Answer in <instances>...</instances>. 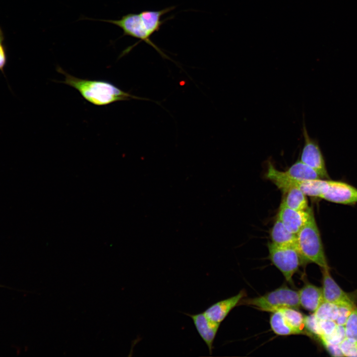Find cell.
I'll use <instances>...</instances> for the list:
<instances>
[{"instance_id": "obj_13", "label": "cell", "mask_w": 357, "mask_h": 357, "mask_svg": "<svg viewBox=\"0 0 357 357\" xmlns=\"http://www.w3.org/2000/svg\"><path fill=\"white\" fill-rule=\"evenodd\" d=\"M271 242L281 246H296L297 234L291 232L278 218L270 231Z\"/></svg>"}, {"instance_id": "obj_11", "label": "cell", "mask_w": 357, "mask_h": 357, "mask_svg": "<svg viewBox=\"0 0 357 357\" xmlns=\"http://www.w3.org/2000/svg\"><path fill=\"white\" fill-rule=\"evenodd\" d=\"M245 295V291L241 290L235 296L212 304L205 309L204 313L211 320L221 323L230 311L239 304Z\"/></svg>"}, {"instance_id": "obj_24", "label": "cell", "mask_w": 357, "mask_h": 357, "mask_svg": "<svg viewBox=\"0 0 357 357\" xmlns=\"http://www.w3.org/2000/svg\"><path fill=\"white\" fill-rule=\"evenodd\" d=\"M338 305V315L335 322L337 325L344 326L349 315L356 305L349 303H342Z\"/></svg>"}, {"instance_id": "obj_8", "label": "cell", "mask_w": 357, "mask_h": 357, "mask_svg": "<svg viewBox=\"0 0 357 357\" xmlns=\"http://www.w3.org/2000/svg\"><path fill=\"white\" fill-rule=\"evenodd\" d=\"M314 214L312 208L306 210H297L281 203L277 218L291 232L297 234Z\"/></svg>"}, {"instance_id": "obj_21", "label": "cell", "mask_w": 357, "mask_h": 357, "mask_svg": "<svg viewBox=\"0 0 357 357\" xmlns=\"http://www.w3.org/2000/svg\"><path fill=\"white\" fill-rule=\"evenodd\" d=\"M304 328L309 333L318 339L321 337V332L319 324V319L313 313L304 316Z\"/></svg>"}, {"instance_id": "obj_25", "label": "cell", "mask_w": 357, "mask_h": 357, "mask_svg": "<svg viewBox=\"0 0 357 357\" xmlns=\"http://www.w3.org/2000/svg\"><path fill=\"white\" fill-rule=\"evenodd\" d=\"M319 324L321 332L320 339L330 335L335 331L337 326L335 321L331 320H319Z\"/></svg>"}, {"instance_id": "obj_23", "label": "cell", "mask_w": 357, "mask_h": 357, "mask_svg": "<svg viewBox=\"0 0 357 357\" xmlns=\"http://www.w3.org/2000/svg\"><path fill=\"white\" fill-rule=\"evenodd\" d=\"M339 347L344 356L357 357V342L345 338Z\"/></svg>"}, {"instance_id": "obj_22", "label": "cell", "mask_w": 357, "mask_h": 357, "mask_svg": "<svg viewBox=\"0 0 357 357\" xmlns=\"http://www.w3.org/2000/svg\"><path fill=\"white\" fill-rule=\"evenodd\" d=\"M346 338L344 326L337 325L335 331L330 335L320 339L322 344L339 345Z\"/></svg>"}, {"instance_id": "obj_1", "label": "cell", "mask_w": 357, "mask_h": 357, "mask_svg": "<svg viewBox=\"0 0 357 357\" xmlns=\"http://www.w3.org/2000/svg\"><path fill=\"white\" fill-rule=\"evenodd\" d=\"M175 8V6H172L159 10H144L139 13H128L117 20L94 19L87 17L84 19L112 23L122 29L123 36H130L139 40L136 44L125 49L121 53L119 58L128 54L138 43L144 41L155 49L163 58L170 60V58L151 40L150 37L155 32L160 30L166 21L173 18L169 17L163 19L162 16Z\"/></svg>"}, {"instance_id": "obj_20", "label": "cell", "mask_w": 357, "mask_h": 357, "mask_svg": "<svg viewBox=\"0 0 357 357\" xmlns=\"http://www.w3.org/2000/svg\"><path fill=\"white\" fill-rule=\"evenodd\" d=\"M346 338L357 342V307L349 315L344 324Z\"/></svg>"}, {"instance_id": "obj_7", "label": "cell", "mask_w": 357, "mask_h": 357, "mask_svg": "<svg viewBox=\"0 0 357 357\" xmlns=\"http://www.w3.org/2000/svg\"><path fill=\"white\" fill-rule=\"evenodd\" d=\"M322 291L324 301L337 304L349 303L356 305L357 290L348 293L345 292L331 276L330 268H321Z\"/></svg>"}, {"instance_id": "obj_5", "label": "cell", "mask_w": 357, "mask_h": 357, "mask_svg": "<svg viewBox=\"0 0 357 357\" xmlns=\"http://www.w3.org/2000/svg\"><path fill=\"white\" fill-rule=\"evenodd\" d=\"M269 256L272 263L282 272L285 279L292 283L293 276L304 261L296 246H281L269 242Z\"/></svg>"}, {"instance_id": "obj_15", "label": "cell", "mask_w": 357, "mask_h": 357, "mask_svg": "<svg viewBox=\"0 0 357 357\" xmlns=\"http://www.w3.org/2000/svg\"><path fill=\"white\" fill-rule=\"evenodd\" d=\"M281 203L292 209L306 210L308 206L306 195L298 188L291 187L282 192Z\"/></svg>"}, {"instance_id": "obj_4", "label": "cell", "mask_w": 357, "mask_h": 357, "mask_svg": "<svg viewBox=\"0 0 357 357\" xmlns=\"http://www.w3.org/2000/svg\"><path fill=\"white\" fill-rule=\"evenodd\" d=\"M242 304L270 312L287 307L297 309L300 306L298 292L287 286L281 287L259 297L244 298L239 304Z\"/></svg>"}, {"instance_id": "obj_12", "label": "cell", "mask_w": 357, "mask_h": 357, "mask_svg": "<svg viewBox=\"0 0 357 357\" xmlns=\"http://www.w3.org/2000/svg\"><path fill=\"white\" fill-rule=\"evenodd\" d=\"M300 306L305 310L314 312L324 301L322 288L306 283L298 291Z\"/></svg>"}, {"instance_id": "obj_10", "label": "cell", "mask_w": 357, "mask_h": 357, "mask_svg": "<svg viewBox=\"0 0 357 357\" xmlns=\"http://www.w3.org/2000/svg\"><path fill=\"white\" fill-rule=\"evenodd\" d=\"M193 321L194 326L201 338L207 345L209 354H212L213 343L220 323L211 320L203 312L196 314L184 313Z\"/></svg>"}, {"instance_id": "obj_14", "label": "cell", "mask_w": 357, "mask_h": 357, "mask_svg": "<svg viewBox=\"0 0 357 357\" xmlns=\"http://www.w3.org/2000/svg\"><path fill=\"white\" fill-rule=\"evenodd\" d=\"M329 180L322 178L306 180L295 179V186L306 196L321 198L328 189Z\"/></svg>"}, {"instance_id": "obj_17", "label": "cell", "mask_w": 357, "mask_h": 357, "mask_svg": "<svg viewBox=\"0 0 357 357\" xmlns=\"http://www.w3.org/2000/svg\"><path fill=\"white\" fill-rule=\"evenodd\" d=\"M270 324L272 330L277 335L287 336L297 334L280 311L272 312Z\"/></svg>"}, {"instance_id": "obj_2", "label": "cell", "mask_w": 357, "mask_h": 357, "mask_svg": "<svg viewBox=\"0 0 357 357\" xmlns=\"http://www.w3.org/2000/svg\"><path fill=\"white\" fill-rule=\"evenodd\" d=\"M57 71L65 76L64 80L60 82L73 88L85 100L96 106H106L130 99L148 100L126 92L108 81L78 78L60 66Z\"/></svg>"}, {"instance_id": "obj_26", "label": "cell", "mask_w": 357, "mask_h": 357, "mask_svg": "<svg viewBox=\"0 0 357 357\" xmlns=\"http://www.w3.org/2000/svg\"><path fill=\"white\" fill-rule=\"evenodd\" d=\"M3 33L0 27V70L1 71H3L7 60L6 51L3 45Z\"/></svg>"}, {"instance_id": "obj_3", "label": "cell", "mask_w": 357, "mask_h": 357, "mask_svg": "<svg viewBox=\"0 0 357 357\" xmlns=\"http://www.w3.org/2000/svg\"><path fill=\"white\" fill-rule=\"evenodd\" d=\"M296 247L304 262L330 268L314 214L297 234Z\"/></svg>"}, {"instance_id": "obj_6", "label": "cell", "mask_w": 357, "mask_h": 357, "mask_svg": "<svg viewBox=\"0 0 357 357\" xmlns=\"http://www.w3.org/2000/svg\"><path fill=\"white\" fill-rule=\"evenodd\" d=\"M304 144L300 161L315 170L323 178H329L324 156L317 141L310 137L304 122L302 125Z\"/></svg>"}, {"instance_id": "obj_18", "label": "cell", "mask_w": 357, "mask_h": 357, "mask_svg": "<svg viewBox=\"0 0 357 357\" xmlns=\"http://www.w3.org/2000/svg\"><path fill=\"white\" fill-rule=\"evenodd\" d=\"M280 311L284 315L289 325L296 332L297 334L304 333V316L296 308L287 307Z\"/></svg>"}, {"instance_id": "obj_27", "label": "cell", "mask_w": 357, "mask_h": 357, "mask_svg": "<svg viewBox=\"0 0 357 357\" xmlns=\"http://www.w3.org/2000/svg\"><path fill=\"white\" fill-rule=\"evenodd\" d=\"M325 349L329 353L334 357H343V355L340 350L339 345L325 344Z\"/></svg>"}, {"instance_id": "obj_9", "label": "cell", "mask_w": 357, "mask_h": 357, "mask_svg": "<svg viewBox=\"0 0 357 357\" xmlns=\"http://www.w3.org/2000/svg\"><path fill=\"white\" fill-rule=\"evenodd\" d=\"M321 198L338 204H353L357 203V188L346 182L329 180L328 189Z\"/></svg>"}, {"instance_id": "obj_16", "label": "cell", "mask_w": 357, "mask_h": 357, "mask_svg": "<svg viewBox=\"0 0 357 357\" xmlns=\"http://www.w3.org/2000/svg\"><path fill=\"white\" fill-rule=\"evenodd\" d=\"M285 172L290 178L298 180L322 178L315 170L300 160L296 162Z\"/></svg>"}, {"instance_id": "obj_19", "label": "cell", "mask_w": 357, "mask_h": 357, "mask_svg": "<svg viewBox=\"0 0 357 357\" xmlns=\"http://www.w3.org/2000/svg\"><path fill=\"white\" fill-rule=\"evenodd\" d=\"M338 311V304L323 301L313 313L319 320L335 321Z\"/></svg>"}]
</instances>
